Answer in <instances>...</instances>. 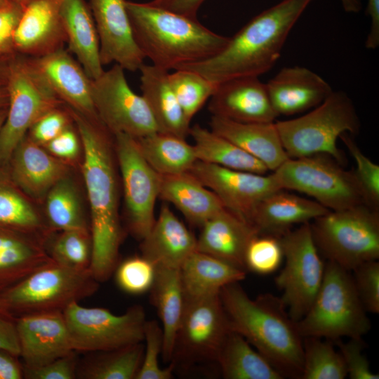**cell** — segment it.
Segmentation results:
<instances>
[{
	"instance_id": "obj_56",
	"label": "cell",
	"mask_w": 379,
	"mask_h": 379,
	"mask_svg": "<svg viewBox=\"0 0 379 379\" xmlns=\"http://www.w3.org/2000/svg\"><path fill=\"white\" fill-rule=\"evenodd\" d=\"M18 357L0 350V379H21L23 368L19 364Z\"/></svg>"
},
{
	"instance_id": "obj_37",
	"label": "cell",
	"mask_w": 379,
	"mask_h": 379,
	"mask_svg": "<svg viewBox=\"0 0 379 379\" xmlns=\"http://www.w3.org/2000/svg\"><path fill=\"white\" fill-rule=\"evenodd\" d=\"M0 228L45 240L48 230L25 194L0 172Z\"/></svg>"
},
{
	"instance_id": "obj_18",
	"label": "cell",
	"mask_w": 379,
	"mask_h": 379,
	"mask_svg": "<svg viewBox=\"0 0 379 379\" xmlns=\"http://www.w3.org/2000/svg\"><path fill=\"white\" fill-rule=\"evenodd\" d=\"M14 320L23 368L42 366L75 352L62 312L29 314Z\"/></svg>"
},
{
	"instance_id": "obj_10",
	"label": "cell",
	"mask_w": 379,
	"mask_h": 379,
	"mask_svg": "<svg viewBox=\"0 0 379 379\" xmlns=\"http://www.w3.org/2000/svg\"><path fill=\"white\" fill-rule=\"evenodd\" d=\"M272 174L281 190L305 194L330 211L370 206L354 171L326 154L288 158Z\"/></svg>"
},
{
	"instance_id": "obj_32",
	"label": "cell",
	"mask_w": 379,
	"mask_h": 379,
	"mask_svg": "<svg viewBox=\"0 0 379 379\" xmlns=\"http://www.w3.org/2000/svg\"><path fill=\"white\" fill-rule=\"evenodd\" d=\"M180 274L185 298L194 300L218 294L223 286L244 279L246 271L195 251L183 262Z\"/></svg>"
},
{
	"instance_id": "obj_21",
	"label": "cell",
	"mask_w": 379,
	"mask_h": 379,
	"mask_svg": "<svg viewBox=\"0 0 379 379\" xmlns=\"http://www.w3.org/2000/svg\"><path fill=\"white\" fill-rule=\"evenodd\" d=\"M62 1L33 0L25 7L14 34L18 54L36 58L63 48Z\"/></svg>"
},
{
	"instance_id": "obj_13",
	"label": "cell",
	"mask_w": 379,
	"mask_h": 379,
	"mask_svg": "<svg viewBox=\"0 0 379 379\" xmlns=\"http://www.w3.org/2000/svg\"><path fill=\"white\" fill-rule=\"evenodd\" d=\"M230 330L219 293L199 299L185 298L170 362L175 369L195 363L216 361Z\"/></svg>"
},
{
	"instance_id": "obj_16",
	"label": "cell",
	"mask_w": 379,
	"mask_h": 379,
	"mask_svg": "<svg viewBox=\"0 0 379 379\" xmlns=\"http://www.w3.org/2000/svg\"><path fill=\"white\" fill-rule=\"evenodd\" d=\"M189 172L213 192L227 209L249 222L260 201L281 190L272 173L234 170L200 161Z\"/></svg>"
},
{
	"instance_id": "obj_12",
	"label": "cell",
	"mask_w": 379,
	"mask_h": 379,
	"mask_svg": "<svg viewBox=\"0 0 379 379\" xmlns=\"http://www.w3.org/2000/svg\"><path fill=\"white\" fill-rule=\"evenodd\" d=\"M280 238L285 265L275 278L290 317L297 322L309 310L322 283L325 265L311 231L310 222L288 230Z\"/></svg>"
},
{
	"instance_id": "obj_15",
	"label": "cell",
	"mask_w": 379,
	"mask_h": 379,
	"mask_svg": "<svg viewBox=\"0 0 379 379\" xmlns=\"http://www.w3.org/2000/svg\"><path fill=\"white\" fill-rule=\"evenodd\" d=\"M113 136L128 227L141 241L155 221L154 206L159 194L160 175L145 159L135 138L125 133Z\"/></svg>"
},
{
	"instance_id": "obj_51",
	"label": "cell",
	"mask_w": 379,
	"mask_h": 379,
	"mask_svg": "<svg viewBox=\"0 0 379 379\" xmlns=\"http://www.w3.org/2000/svg\"><path fill=\"white\" fill-rule=\"evenodd\" d=\"M24 376L29 379H73L76 378L74 352L34 368H23Z\"/></svg>"
},
{
	"instance_id": "obj_1",
	"label": "cell",
	"mask_w": 379,
	"mask_h": 379,
	"mask_svg": "<svg viewBox=\"0 0 379 379\" xmlns=\"http://www.w3.org/2000/svg\"><path fill=\"white\" fill-rule=\"evenodd\" d=\"M70 112L84 152L82 173L91 220L89 269L100 283L107 280L116 269L122 238L117 175L109 140L112 134L100 122L72 109Z\"/></svg>"
},
{
	"instance_id": "obj_27",
	"label": "cell",
	"mask_w": 379,
	"mask_h": 379,
	"mask_svg": "<svg viewBox=\"0 0 379 379\" xmlns=\"http://www.w3.org/2000/svg\"><path fill=\"white\" fill-rule=\"evenodd\" d=\"M209 125L212 131L260 161L269 171H274L289 158L275 121L243 123L212 115Z\"/></svg>"
},
{
	"instance_id": "obj_28",
	"label": "cell",
	"mask_w": 379,
	"mask_h": 379,
	"mask_svg": "<svg viewBox=\"0 0 379 379\" xmlns=\"http://www.w3.org/2000/svg\"><path fill=\"white\" fill-rule=\"evenodd\" d=\"M44 241L0 228V295L29 274L55 262Z\"/></svg>"
},
{
	"instance_id": "obj_20",
	"label": "cell",
	"mask_w": 379,
	"mask_h": 379,
	"mask_svg": "<svg viewBox=\"0 0 379 379\" xmlns=\"http://www.w3.org/2000/svg\"><path fill=\"white\" fill-rule=\"evenodd\" d=\"M213 116L243 123L274 122L273 109L266 84L258 77H243L220 83L210 98Z\"/></svg>"
},
{
	"instance_id": "obj_55",
	"label": "cell",
	"mask_w": 379,
	"mask_h": 379,
	"mask_svg": "<svg viewBox=\"0 0 379 379\" xmlns=\"http://www.w3.org/2000/svg\"><path fill=\"white\" fill-rule=\"evenodd\" d=\"M366 13L371 19V27L365 46L368 49H375L379 46V0H368Z\"/></svg>"
},
{
	"instance_id": "obj_53",
	"label": "cell",
	"mask_w": 379,
	"mask_h": 379,
	"mask_svg": "<svg viewBox=\"0 0 379 379\" xmlns=\"http://www.w3.org/2000/svg\"><path fill=\"white\" fill-rule=\"evenodd\" d=\"M0 350L19 357L20 350L15 320L0 312Z\"/></svg>"
},
{
	"instance_id": "obj_43",
	"label": "cell",
	"mask_w": 379,
	"mask_h": 379,
	"mask_svg": "<svg viewBox=\"0 0 379 379\" xmlns=\"http://www.w3.org/2000/svg\"><path fill=\"white\" fill-rule=\"evenodd\" d=\"M284 258L279 237L259 234L248 244L244 257L246 270L266 275L275 272Z\"/></svg>"
},
{
	"instance_id": "obj_22",
	"label": "cell",
	"mask_w": 379,
	"mask_h": 379,
	"mask_svg": "<svg viewBox=\"0 0 379 379\" xmlns=\"http://www.w3.org/2000/svg\"><path fill=\"white\" fill-rule=\"evenodd\" d=\"M8 168L11 181L25 194L38 199L65 178L68 170L64 162L27 135L15 149Z\"/></svg>"
},
{
	"instance_id": "obj_57",
	"label": "cell",
	"mask_w": 379,
	"mask_h": 379,
	"mask_svg": "<svg viewBox=\"0 0 379 379\" xmlns=\"http://www.w3.org/2000/svg\"><path fill=\"white\" fill-rule=\"evenodd\" d=\"M343 9L347 13H358L362 8L361 0H340Z\"/></svg>"
},
{
	"instance_id": "obj_36",
	"label": "cell",
	"mask_w": 379,
	"mask_h": 379,
	"mask_svg": "<svg viewBox=\"0 0 379 379\" xmlns=\"http://www.w3.org/2000/svg\"><path fill=\"white\" fill-rule=\"evenodd\" d=\"M135 140L145 159L159 175L189 172L197 161L193 145L185 138L157 131Z\"/></svg>"
},
{
	"instance_id": "obj_60",
	"label": "cell",
	"mask_w": 379,
	"mask_h": 379,
	"mask_svg": "<svg viewBox=\"0 0 379 379\" xmlns=\"http://www.w3.org/2000/svg\"><path fill=\"white\" fill-rule=\"evenodd\" d=\"M7 112H8V109H7V107H0V133H1V130L2 128V126L4 124V121L6 119V116H7ZM1 171H4L1 169L0 168V172Z\"/></svg>"
},
{
	"instance_id": "obj_49",
	"label": "cell",
	"mask_w": 379,
	"mask_h": 379,
	"mask_svg": "<svg viewBox=\"0 0 379 379\" xmlns=\"http://www.w3.org/2000/svg\"><path fill=\"white\" fill-rule=\"evenodd\" d=\"M347 376L352 379H378L379 375L372 372L368 359L363 352L364 343L361 338H349L343 343L336 340Z\"/></svg>"
},
{
	"instance_id": "obj_4",
	"label": "cell",
	"mask_w": 379,
	"mask_h": 379,
	"mask_svg": "<svg viewBox=\"0 0 379 379\" xmlns=\"http://www.w3.org/2000/svg\"><path fill=\"white\" fill-rule=\"evenodd\" d=\"M135 40L152 64L169 71L218 53L230 36L191 18L152 4L126 0Z\"/></svg>"
},
{
	"instance_id": "obj_11",
	"label": "cell",
	"mask_w": 379,
	"mask_h": 379,
	"mask_svg": "<svg viewBox=\"0 0 379 379\" xmlns=\"http://www.w3.org/2000/svg\"><path fill=\"white\" fill-rule=\"evenodd\" d=\"M74 351L105 352L144 340V308L130 307L117 315L102 307H86L75 302L62 312Z\"/></svg>"
},
{
	"instance_id": "obj_5",
	"label": "cell",
	"mask_w": 379,
	"mask_h": 379,
	"mask_svg": "<svg viewBox=\"0 0 379 379\" xmlns=\"http://www.w3.org/2000/svg\"><path fill=\"white\" fill-rule=\"evenodd\" d=\"M275 124L289 158L326 154L341 165L345 160L338 139L344 133L358 134L361 127L352 100L341 91H333L308 113Z\"/></svg>"
},
{
	"instance_id": "obj_39",
	"label": "cell",
	"mask_w": 379,
	"mask_h": 379,
	"mask_svg": "<svg viewBox=\"0 0 379 379\" xmlns=\"http://www.w3.org/2000/svg\"><path fill=\"white\" fill-rule=\"evenodd\" d=\"M46 212L52 229L87 230L76 189L66 177L47 193Z\"/></svg>"
},
{
	"instance_id": "obj_62",
	"label": "cell",
	"mask_w": 379,
	"mask_h": 379,
	"mask_svg": "<svg viewBox=\"0 0 379 379\" xmlns=\"http://www.w3.org/2000/svg\"><path fill=\"white\" fill-rule=\"evenodd\" d=\"M11 2L8 0H0V8L9 5Z\"/></svg>"
},
{
	"instance_id": "obj_3",
	"label": "cell",
	"mask_w": 379,
	"mask_h": 379,
	"mask_svg": "<svg viewBox=\"0 0 379 379\" xmlns=\"http://www.w3.org/2000/svg\"><path fill=\"white\" fill-rule=\"evenodd\" d=\"M220 298L230 329L243 336L284 378H300L303 338L280 298L251 299L239 282L223 286Z\"/></svg>"
},
{
	"instance_id": "obj_2",
	"label": "cell",
	"mask_w": 379,
	"mask_h": 379,
	"mask_svg": "<svg viewBox=\"0 0 379 379\" xmlns=\"http://www.w3.org/2000/svg\"><path fill=\"white\" fill-rule=\"evenodd\" d=\"M312 1L279 2L255 16L230 36L218 53L178 69L197 72L217 84L238 77H259L279 60L291 29Z\"/></svg>"
},
{
	"instance_id": "obj_30",
	"label": "cell",
	"mask_w": 379,
	"mask_h": 379,
	"mask_svg": "<svg viewBox=\"0 0 379 379\" xmlns=\"http://www.w3.org/2000/svg\"><path fill=\"white\" fill-rule=\"evenodd\" d=\"M139 71L141 95L152 114L158 131L185 139L189 135L190 123L171 86L169 71L145 63Z\"/></svg>"
},
{
	"instance_id": "obj_9",
	"label": "cell",
	"mask_w": 379,
	"mask_h": 379,
	"mask_svg": "<svg viewBox=\"0 0 379 379\" xmlns=\"http://www.w3.org/2000/svg\"><path fill=\"white\" fill-rule=\"evenodd\" d=\"M6 86L8 112L0 133V168L4 171L32 126L46 113L64 104L29 57L18 53L8 62Z\"/></svg>"
},
{
	"instance_id": "obj_23",
	"label": "cell",
	"mask_w": 379,
	"mask_h": 379,
	"mask_svg": "<svg viewBox=\"0 0 379 379\" xmlns=\"http://www.w3.org/2000/svg\"><path fill=\"white\" fill-rule=\"evenodd\" d=\"M266 86L278 116H291L313 109L333 91L321 76L301 66L282 68Z\"/></svg>"
},
{
	"instance_id": "obj_8",
	"label": "cell",
	"mask_w": 379,
	"mask_h": 379,
	"mask_svg": "<svg viewBox=\"0 0 379 379\" xmlns=\"http://www.w3.org/2000/svg\"><path fill=\"white\" fill-rule=\"evenodd\" d=\"M314 244L328 261L352 271L379 258V210L367 204L329 211L310 223Z\"/></svg>"
},
{
	"instance_id": "obj_40",
	"label": "cell",
	"mask_w": 379,
	"mask_h": 379,
	"mask_svg": "<svg viewBox=\"0 0 379 379\" xmlns=\"http://www.w3.org/2000/svg\"><path fill=\"white\" fill-rule=\"evenodd\" d=\"M347 376L343 357L332 344L319 338H303L300 379H344Z\"/></svg>"
},
{
	"instance_id": "obj_45",
	"label": "cell",
	"mask_w": 379,
	"mask_h": 379,
	"mask_svg": "<svg viewBox=\"0 0 379 379\" xmlns=\"http://www.w3.org/2000/svg\"><path fill=\"white\" fill-rule=\"evenodd\" d=\"M116 281L124 291L133 295L142 294L150 290L155 267L145 258L134 256L124 260L116 268Z\"/></svg>"
},
{
	"instance_id": "obj_52",
	"label": "cell",
	"mask_w": 379,
	"mask_h": 379,
	"mask_svg": "<svg viewBox=\"0 0 379 379\" xmlns=\"http://www.w3.org/2000/svg\"><path fill=\"white\" fill-rule=\"evenodd\" d=\"M44 147L60 160L74 159L78 156L80 149L78 135L70 125Z\"/></svg>"
},
{
	"instance_id": "obj_26",
	"label": "cell",
	"mask_w": 379,
	"mask_h": 379,
	"mask_svg": "<svg viewBox=\"0 0 379 379\" xmlns=\"http://www.w3.org/2000/svg\"><path fill=\"white\" fill-rule=\"evenodd\" d=\"M329 211L314 200L279 190L260 201L250 222L259 234L281 237L294 225L310 222Z\"/></svg>"
},
{
	"instance_id": "obj_46",
	"label": "cell",
	"mask_w": 379,
	"mask_h": 379,
	"mask_svg": "<svg viewBox=\"0 0 379 379\" xmlns=\"http://www.w3.org/2000/svg\"><path fill=\"white\" fill-rule=\"evenodd\" d=\"M356 162L354 172L359 181L369 205L379 208V166L364 154L356 142L348 133L339 138Z\"/></svg>"
},
{
	"instance_id": "obj_58",
	"label": "cell",
	"mask_w": 379,
	"mask_h": 379,
	"mask_svg": "<svg viewBox=\"0 0 379 379\" xmlns=\"http://www.w3.org/2000/svg\"><path fill=\"white\" fill-rule=\"evenodd\" d=\"M8 61L0 60V86H6L8 72Z\"/></svg>"
},
{
	"instance_id": "obj_25",
	"label": "cell",
	"mask_w": 379,
	"mask_h": 379,
	"mask_svg": "<svg viewBox=\"0 0 379 379\" xmlns=\"http://www.w3.org/2000/svg\"><path fill=\"white\" fill-rule=\"evenodd\" d=\"M197 238L164 204L149 233L141 240V255L154 267L180 269L196 251Z\"/></svg>"
},
{
	"instance_id": "obj_29",
	"label": "cell",
	"mask_w": 379,
	"mask_h": 379,
	"mask_svg": "<svg viewBox=\"0 0 379 379\" xmlns=\"http://www.w3.org/2000/svg\"><path fill=\"white\" fill-rule=\"evenodd\" d=\"M61 19L68 51L74 53L91 79L104 72L98 35L88 4L85 0H63Z\"/></svg>"
},
{
	"instance_id": "obj_38",
	"label": "cell",
	"mask_w": 379,
	"mask_h": 379,
	"mask_svg": "<svg viewBox=\"0 0 379 379\" xmlns=\"http://www.w3.org/2000/svg\"><path fill=\"white\" fill-rule=\"evenodd\" d=\"M142 343L100 352L102 354L84 369L82 377L87 379H135L143 358L145 346Z\"/></svg>"
},
{
	"instance_id": "obj_19",
	"label": "cell",
	"mask_w": 379,
	"mask_h": 379,
	"mask_svg": "<svg viewBox=\"0 0 379 379\" xmlns=\"http://www.w3.org/2000/svg\"><path fill=\"white\" fill-rule=\"evenodd\" d=\"M29 58L64 103L86 118L100 122L92 100V79L68 50L61 48Z\"/></svg>"
},
{
	"instance_id": "obj_50",
	"label": "cell",
	"mask_w": 379,
	"mask_h": 379,
	"mask_svg": "<svg viewBox=\"0 0 379 379\" xmlns=\"http://www.w3.org/2000/svg\"><path fill=\"white\" fill-rule=\"evenodd\" d=\"M23 10L13 3L0 8V60L8 61L18 54L14 34Z\"/></svg>"
},
{
	"instance_id": "obj_48",
	"label": "cell",
	"mask_w": 379,
	"mask_h": 379,
	"mask_svg": "<svg viewBox=\"0 0 379 379\" xmlns=\"http://www.w3.org/2000/svg\"><path fill=\"white\" fill-rule=\"evenodd\" d=\"M73 121L70 109L62 106L53 109L39 118L29 128L27 135L36 144L44 147Z\"/></svg>"
},
{
	"instance_id": "obj_41",
	"label": "cell",
	"mask_w": 379,
	"mask_h": 379,
	"mask_svg": "<svg viewBox=\"0 0 379 379\" xmlns=\"http://www.w3.org/2000/svg\"><path fill=\"white\" fill-rule=\"evenodd\" d=\"M168 80L178 103L190 123L216 91L219 84L210 81L201 74L186 69H173Z\"/></svg>"
},
{
	"instance_id": "obj_14",
	"label": "cell",
	"mask_w": 379,
	"mask_h": 379,
	"mask_svg": "<svg viewBox=\"0 0 379 379\" xmlns=\"http://www.w3.org/2000/svg\"><path fill=\"white\" fill-rule=\"evenodd\" d=\"M91 94L100 123L113 135L139 138L159 131L145 100L131 89L119 65L92 79Z\"/></svg>"
},
{
	"instance_id": "obj_59",
	"label": "cell",
	"mask_w": 379,
	"mask_h": 379,
	"mask_svg": "<svg viewBox=\"0 0 379 379\" xmlns=\"http://www.w3.org/2000/svg\"><path fill=\"white\" fill-rule=\"evenodd\" d=\"M8 104V93L6 86H0V107H6Z\"/></svg>"
},
{
	"instance_id": "obj_7",
	"label": "cell",
	"mask_w": 379,
	"mask_h": 379,
	"mask_svg": "<svg viewBox=\"0 0 379 379\" xmlns=\"http://www.w3.org/2000/svg\"><path fill=\"white\" fill-rule=\"evenodd\" d=\"M99 288L89 268L75 269L57 262L27 276L0 295V312L15 319L62 312L72 302L92 295Z\"/></svg>"
},
{
	"instance_id": "obj_42",
	"label": "cell",
	"mask_w": 379,
	"mask_h": 379,
	"mask_svg": "<svg viewBox=\"0 0 379 379\" xmlns=\"http://www.w3.org/2000/svg\"><path fill=\"white\" fill-rule=\"evenodd\" d=\"M48 254L60 265L75 269L89 268L91 242L88 230L62 231L53 243Z\"/></svg>"
},
{
	"instance_id": "obj_61",
	"label": "cell",
	"mask_w": 379,
	"mask_h": 379,
	"mask_svg": "<svg viewBox=\"0 0 379 379\" xmlns=\"http://www.w3.org/2000/svg\"><path fill=\"white\" fill-rule=\"evenodd\" d=\"M11 3L17 4L22 8L25 7L33 0H8Z\"/></svg>"
},
{
	"instance_id": "obj_47",
	"label": "cell",
	"mask_w": 379,
	"mask_h": 379,
	"mask_svg": "<svg viewBox=\"0 0 379 379\" xmlns=\"http://www.w3.org/2000/svg\"><path fill=\"white\" fill-rule=\"evenodd\" d=\"M357 295L367 312L379 313V262H365L352 270Z\"/></svg>"
},
{
	"instance_id": "obj_6",
	"label": "cell",
	"mask_w": 379,
	"mask_h": 379,
	"mask_svg": "<svg viewBox=\"0 0 379 379\" xmlns=\"http://www.w3.org/2000/svg\"><path fill=\"white\" fill-rule=\"evenodd\" d=\"M366 313L350 271L327 261L318 293L296 326L302 338H361L371 327Z\"/></svg>"
},
{
	"instance_id": "obj_31",
	"label": "cell",
	"mask_w": 379,
	"mask_h": 379,
	"mask_svg": "<svg viewBox=\"0 0 379 379\" xmlns=\"http://www.w3.org/2000/svg\"><path fill=\"white\" fill-rule=\"evenodd\" d=\"M159 197L173 204L190 223L199 227L225 208L218 196L190 172L160 175Z\"/></svg>"
},
{
	"instance_id": "obj_33",
	"label": "cell",
	"mask_w": 379,
	"mask_h": 379,
	"mask_svg": "<svg viewBox=\"0 0 379 379\" xmlns=\"http://www.w3.org/2000/svg\"><path fill=\"white\" fill-rule=\"evenodd\" d=\"M149 291L151 304L156 308L162 325V359L169 363L185 305L180 269L156 267Z\"/></svg>"
},
{
	"instance_id": "obj_35",
	"label": "cell",
	"mask_w": 379,
	"mask_h": 379,
	"mask_svg": "<svg viewBox=\"0 0 379 379\" xmlns=\"http://www.w3.org/2000/svg\"><path fill=\"white\" fill-rule=\"evenodd\" d=\"M189 135L197 161L259 174L269 171L260 161L211 129L196 124L190 127Z\"/></svg>"
},
{
	"instance_id": "obj_54",
	"label": "cell",
	"mask_w": 379,
	"mask_h": 379,
	"mask_svg": "<svg viewBox=\"0 0 379 379\" xmlns=\"http://www.w3.org/2000/svg\"><path fill=\"white\" fill-rule=\"evenodd\" d=\"M206 0H152L155 6L168 9L176 13L191 18H197V12Z\"/></svg>"
},
{
	"instance_id": "obj_24",
	"label": "cell",
	"mask_w": 379,
	"mask_h": 379,
	"mask_svg": "<svg viewBox=\"0 0 379 379\" xmlns=\"http://www.w3.org/2000/svg\"><path fill=\"white\" fill-rule=\"evenodd\" d=\"M200 227L196 251L246 271L244 257L247 246L259 234L251 222L225 208Z\"/></svg>"
},
{
	"instance_id": "obj_34",
	"label": "cell",
	"mask_w": 379,
	"mask_h": 379,
	"mask_svg": "<svg viewBox=\"0 0 379 379\" xmlns=\"http://www.w3.org/2000/svg\"><path fill=\"white\" fill-rule=\"evenodd\" d=\"M216 362L226 379H283L272 364L240 334L230 330Z\"/></svg>"
},
{
	"instance_id": "obj_44",
	"label": "cell",
	"mask_w": 379,
	"mask_h": 379,
	"mask_svg": "<svg viewBox=\"0 0 379 379\" xmlns=\"http://www.w3.org/2000/svg\"><path fill=\"white\" fill-rule=\"evenodd\" d=\"M145 345L140 368L135 379H171L175 366L170 362L166 368H161L159 356L162 351L163 331L157 321H146L144 329Z\"/></svg>"
},
{
	"instance_id": "obj_17",
	"label": "cell",
	"mask_w": 379,
	"mask_h": 379,
	"mask_svg": "<svg viewBox=\"0 0 379 379\" xmlns=\"http://www.w3.org/2000/svg\"><path fill=\"white\" fill-rule=\"evenodd\" d=\"M126 0H89L100 44L102 65L114 63L135 72L145 57L134 36Z\"/></svg>"
}]
</instances>
